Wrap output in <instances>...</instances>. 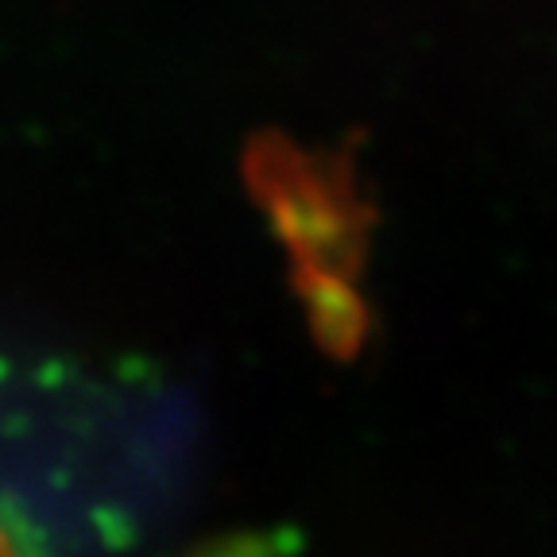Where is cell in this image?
Listing matches in <instances>:
<instances>
[{
    "label": "cell",
    "mask_w": 557,
    "mask_h": 557,
    "mask_svg": "<svg viewBox=\"0 0 557 557\" xmlns=\"http://www.w3.org/2000/svg\"><path fill=\"white\" fill-rule=\"evenodd\" d=\"M0 557H27V554H24V549H16L9 539H4V534H0Z\"/></svg>",
    "instance_id": "obj_1"
}]
</instances>
